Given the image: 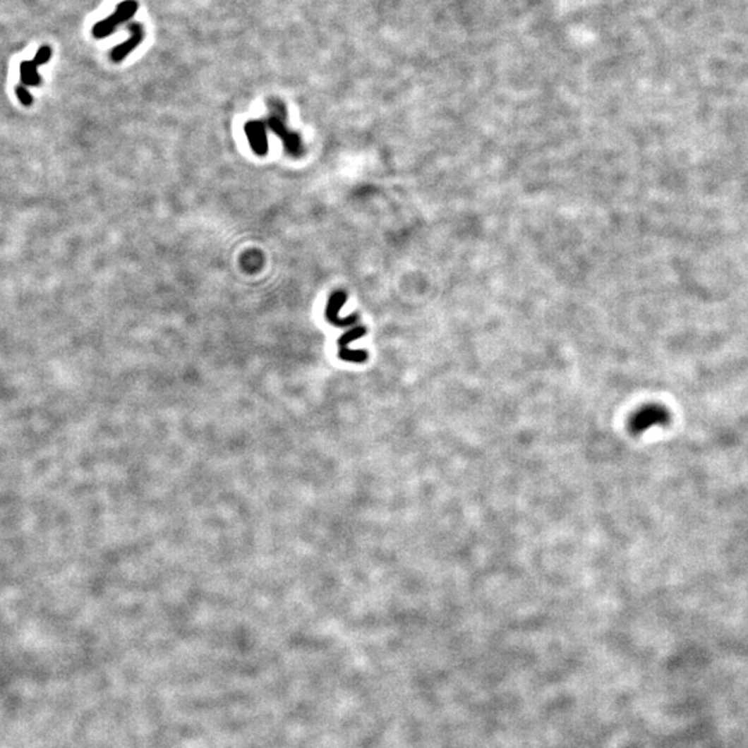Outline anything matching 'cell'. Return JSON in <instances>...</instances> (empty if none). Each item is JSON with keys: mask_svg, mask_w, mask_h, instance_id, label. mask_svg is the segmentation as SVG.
<instances>
[{"mask_svg": "<svg viewBox=\"0 0 748 748\" xmlns=\"http://www.w3.org/2000/svg\"><path fill=\"white\" fill-rule=\"evenodd\" d=\"M246 135L248 138V142L255 154L265 155L267 154V136H266V126L261 121H251L246 123L244 126Z\"/></svg>", "mask_w": 748, "mask_h": 748, "instance_id": "obj_5", "label": "cell"}, {"mask_svg": "<svg viewBox=\"0 0 748 748\" xmlns=\"http://www.w3.org/2000/svg\"><path fill=\"white\" fill-rule=\"evenodd\" d=\"M365 333H366V329H365L363 326H358V327L349 330L348 333H345L344 336L341 337L339 341H338V344H339V355L344 354V352H346V351L349 349V348H348L349 342L358 339L359 337L363 336Z\"/></svg>", "mask_w": 748, "mask_h": 748, "instance_id": "obj_8", "label": "cell"}, {"mask_svg": "<svg viewBox=\"0 0 748 748\" xmlns=\"http://www.w3.org/2000/svg\"><path fill=\"white\" fill-rule=\"evenodd\" d=\"M128 28L132 32L131 37L126 42L118 44L111 52V60L115 63L122 61L129 53H132L142 43L145 37V30L140 24H131Z\"/></svg>", "mask_w": 748, "mask_h": 748, "instance_id": "obj_4", "label": "cell"}, {"mask_svg": "<svg viewBox=\"0 0 748 748\" xmlns=\"http://www.w3.org/2000/svg\"><path fill=\"white\" fill-rule=\"evenodd\" d=\"M267 123H269L270 129H272L275 133H279V135L283 138V142H284V145H286L287 150H289L290 152H293V154H297V150H298L299 147L298 138H297L296 135L290 133V132L283 126L282 121L277 119V118H275V116H272V118L267 121Z\"/></svg>", "mask_w": 748, "mask_h": 748, "instance_id": "obj_6", "label": "cell"}, {"mask_svg": "<svg viewBox=\"0 0 748 748\" xmlns=\"http://www.w3.org/2000/svg\"><path fill=\"white\" fill-rule=\"evenodd\" d=\"M670 420V414L665 408L658 405H649L636 411L631 420L632 433L639 434L657 424H665Z\"/></svg>", "mask_w": 748, "mask_h": 748, "instance_id": "obj_2", "label": "cell"}, {"mask_svg": "<svg viewBox=\"0 0 748 748\" xmlns=\"http://www.w3.org/2000/svg\"><path fill=\"white\" fill-rule=\"evenodd\" d=\"M52 57V49L49 46H42L37 50L34 60H27L20 64V79L25 86H39L42 82L40 75L37 74V67L49 63Z\"/></svg>", "mask_w": 748, "mask_h": 748, "instance_id": "obj_3", "label": "cell"}, {"mask_svg": "<svg viewBox=\"0 0 748 748\" xmlns=\"http://www.w3.org/2000/svg\"><path fill=\"white\" fill-rule=\"evenodd\" d=\"M345 299H346V294L344 291H337L329 299V305H327V309H326V316H327L329 322L333 323L334 326H342L341 319L338 318V312H339L341 306L344 305Z\"/></svg>", "mask_w": 748, "mask_h": 748, "instance_id": "obj_7", "label": "cell"}, {"mask_svg": "<svg viewBox=\"0 0 748 748\" xmlns=\"http://www.w3.org/2000/svg\"><path fill=\"white\" fill-rule=\"evenodd\" d=\"M16 95H17L18 100L23 103V106H25V107H30L32 104V102H34L32 96L30 95V92L23 85L16 88Z\"/></svg>", "mask_w": 748, "mask_h": 748, "instance_id": "obj_9", "label": "cell"}, {"mask_svg": "<svg viewBox=\"0 0 748 748\" xmlns=\"http://www.w3.org/2000/svg\"><path fill=\"white\" fill-rule=\"evenodd\" d=\"M138 11V1L136 0H125L118 4L115 13L111 14L109 18L97 23L93 28V37L97 39L109 37L114 32L115 27L129 20L135 13Z\"/></svg>", "mask_w": 748, "mask_h": 748, "instance_id": "obj_1", "label": "cell"}]
</instances>
